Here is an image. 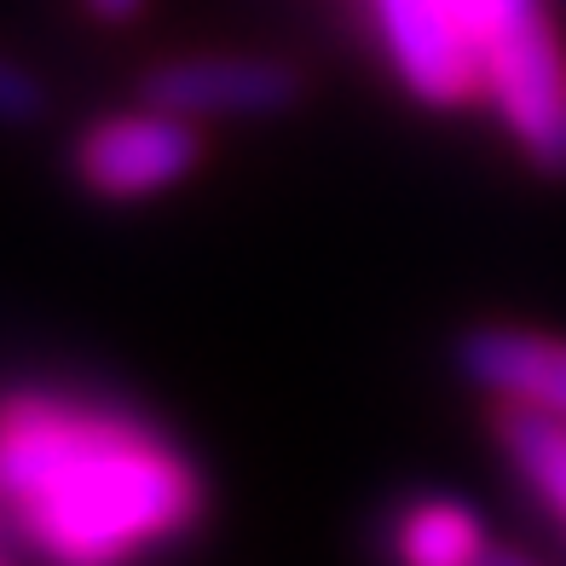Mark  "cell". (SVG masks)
I'll use <instances>...</instances> for the list:
<instances>
[{
	"label": "cell",
	"mask_w": 566,
	"mask_h": 566,
	"mask_svg": "<svg viewBox=\"0 0 566 566\" xmlns=\"http://www.w3.org/2000/svg\"><path fill=\"white\" fill-rule=\"evenodd\" d=\"M46 116V87L12 53H0V127H35Z\"/></svg>",
	"instance_id": "cell-9"
},
{
	"label": "cell",
	"mask_w": 566,
	"mask_h": 566,
	"mask_svg": "<svg viewBox=\"0 0 566 566\" xmlns=\"http://www.w3.org/2000/svg\"><path fill=\"white\" fill-rule=\"evenodd\" d=\"M446 7H451V18L462 23V35H469L474 53H480V30H485V18H492L497 0H446Z\"/></svg>",
	"instance_id": "cell-10"
},
{
	"label": "cell",
	"mask_w": 566,
	"mask_h": 566,
	"mask_svg": "<svg viewBox=\"0 0 566 566\" xmlns=\"http://www.w3.org/2000/svg\"><path fill=\"white\" fill-rule=\"evenodd\" d=\"M202 163V139L186 116L168 111H122L93 122L70 145V179L98 202H139L179 186Z\"/></svg>",
	"instance_id": "cell-3"
},
{
	"label": "cell",
	"mask_w": 566,
	"mask_h": 566,
	"mask_svg": "<svg viewBox=\"0 0 566 566\" xmlns=\"http://www.w3.org/2000/svg\"><path fill=\"white\" fill-rule=\"evenodd\" d=\"M93 23H105V30H122V23H134L145 0H82Z\"/></svg>",
	"instance_id": "cell-11"
},
{
	"label": "cell",
	"mask_w": 566,
	"mask_h": 566,
	"mask_svg": "<svg viewBox=\"0 0 566 566\" xmlns=\"http://www.w3.org/2000/svg\"><path fill=\"white\" fill-rule=\"evenodd\" d=\"M485 566H537V560H532V555H521V549H503V544H497L492 555H485Z\"/></svg>",
	"instance_id": "cell-12"
},
{
	"label": "cell",
	"mask_w": 566,
	"mask_h": 566,
	"mask_svg": "<svg viewBox=\"0 0 566 566\" xmlns=\"http://www.w3.org/2000/svg\"><path fill=\"white\" fill-rule=\"evenodd\" d=\"M306 98V75L290 59H163L139 75V105L168 111V116H290Z\"/></svg>",
	"instance_id": "cell-4"
},
{
	"label": "cell",
	"mask_w": 566,
	"mask_h": 566,
	"mask_svg": "<svg viewBox=\"0 0 566 566\" xmlns=\"http://www.w3.org/2000/svg\"><path fill=\"white\" fill-rule=\"evenodd\" d=\"M202 509L197 462L134 410L46 388L0 399V514L46 566H134Z\"/></svg>",
	"instance_id": "cell-1"
},
{
	"label": "cell",
	"mask_w": 566,
	"mask_h": 566,
	"mask_svg": "<svg viewBox=\"0 0 566 566\" xmlns=\"http://www.w3.org/2000/svg\"><path fill=\"white\" fill-rule=\"evenodd\" d=\"M480 93L532 174L566 179V46L549 0H497L480 30Z\"/></svg>",
	"instance_id": "cell-2"
},
{
	"label": "cell",
	"mask_w": 566,
	"mask_h": 566,
	"mask_svg": "<svg viewBox=\"0 0 566 566\" xmlns=\"http://www.w3.org/2000/svg\"><path fill=\"white\" fill-rule=\"evenodd\" d=\"M492 544L469 503L457 497H417L394 521V560L399 566H485Z\"/></svg>",
	"instance_id": "cell-8"
},
{
	"label": "cell",
	"mask_w": 566,
	"mask_h": 566,
	"mask_svg": "<svg viewBox=\"0 0 566 566\" xmlns=\"http://www.w3.org/2000/svg\"><path fill=\"white\" fill-rule=\"evenodd\" d=\"M492 440L509 457V469L521 474V485L532 492V503L555 521V532L566 537V422L537 417V410H514L497 405L492 417Z\"/></svg>",
	"instance_id": "cell-7"
},
{
	"label": "cell",
	"mask_w": 566,
	"mask_h": 566,
	"mask_svg": "<svg viewBox=\"0 0 566 566\" xmlns=\"http://www.w3.org/2000/svg\"><path fill=\"white\" fill-rule=\"evenodd\" d=\"M451 365L469 388L492 394L497 405L566 422V336L521 324H474L457 336Z\"/></svg>",
	"instance_id": "cell-6"
},
{
	"label": "cell",
	"mask_w": 566,
	"mask_h": 566,
	"mask_svg": "<svg viewBox=\"0 0 566 566\" xmlns=\"http://www.w3.org/2000/svg\"><path fill=\"white\" fill-rule=\"evenodd\" d=\"M376 35L394 59L399 87L428 111H462L480 98V53L446 0H370Z\"/></svg>",
	"instance_id": "cell-5"
}]
</instances>
